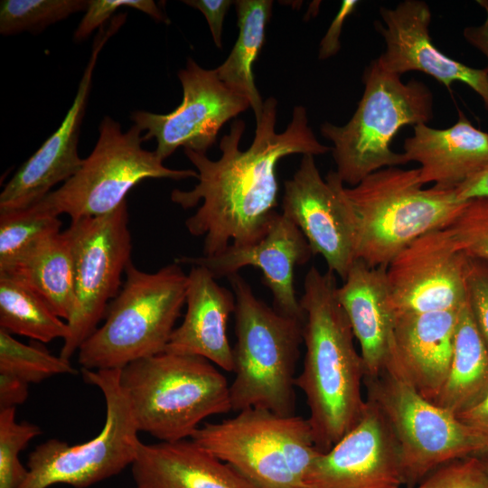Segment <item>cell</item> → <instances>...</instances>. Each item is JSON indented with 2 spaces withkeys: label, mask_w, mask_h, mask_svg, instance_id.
Returning <instances> with one entry per match:
<instances>
[{
  "label": "cell",
  "mask_w": 488,
  "mask_h": 488,
  "mask_svg": "<svg viewBox=\"0 0 488 488\" xmlns=\"http://www.w3.org/2000/svg\"><path fill=\"white\" fill-rule=\"evenodd\" d=\"M356 0H344L342 2L341 7L331 23L325 35L320 42L319 59L325 60L335 55L340 48V35L346 18L353 13L357 5Z\"/></svg>",
  "instance_id": "obj_38"
},
{
  "label": "cell",
  "mask_w": 488,
  "mask_h": 488,
  "mask_svg": "<svg viewBox=\"0 0 488 488\" xmlns=\"http://www.w3.org/2000/svg\"><path fill=\"white\" fill-rule=\"evenodd\" d=\"M191 267L186 312L164 352L200 356L226 371H233L227 323L235 311L234 293L220 286L207 268Z\"/></svg>",
  "instance_id": "obj_21"
},
{
  "label": "cell",
  "mask_w": 488,
  "mask_h": 488,
  "mask_svg": "<svg viewBox=\"0 0 488 488\" xmlns=\"http://www.w3.org/2000/svg\"><path fill=\"white\" fill-rule=\"evenodd\" d=\"M141 132L135 124L124 132L118 122L106 116L99 127L98 141L79 171L36 204L75 221L114 211L127 201L129 191L145 179L197 178L196 170L164 166L155 151L142 147Z\"/></svg>",
  "instance_id": "obj_10"
},
{
  "label": "cell",
  "mask_w": 488,
  "mask_h": 488,
  "mask_svg": "<svg viewBox=\"0 0 488 488\" xmlns=\"http://www.w3.org/2000/svg\"><path fill=\"white\" fill-rule=\"evenodd\" d=\"M458 309L395 316L385 370L434 401L448 373Z\"/></svg>",
  "instance_id": "obj_20"
},
{
  "label": "cell",
  "mask_w": 488,
  "mask_h": 488,
  "mask_svg": "<svg viewBox=\"0 0 488 488\" xmlns=\"http://www.w3.org/2000/svg\"><path fill=\"white\" fill-rule=\"evenodd\" d=\"M466 259L447 227L410 242L386 268L394 315L460 308Z\"/></svg>",
  "instance_id": "obj_15"
},
{
  "label": "cell",
  "mask_w": 488,
  "mask_h": 488,
  "mask_svg": "<svg viewBox=\"0 0 488 488\" xmlns=\"http://www.w3.org/2000/svg\"><path fill=\"white\" fill-rule=\"evenodd\" d=\"M0 372L10 373L28 384L60 374H77L70 361L52 354L40 343L24 344L0 328Z\"/></svg>",
  "instance_id": "obj_30"
},
{
  "label": "cell",
  "mask_w": 488,
  "mask_h": 488,
  "mask_svg": "<svg viewBox=\"0 0 488 488\" xmlns=\"http://www.w3.org/2000/svg\"><path fill=\"white\" fill-rule=\"evenodd\" d=\"M86 0H3L0 4V33L41 32L45 27L86 11Z\"/></svg>",
  "instance_id": "obj_31"
},
{
  "label": "cell",
  "mask_w": 488,
  "mask_h": 488,
  "mask_svg": "<svg viewBox=\"0 0 488 488\" xmlns=\"http://www.w3.org/2000/svg\"><path fill=\"white\" fill-rule=\"evenodd\" d=\"M403 147L408 162L420 164V182L441 189L456 190L488 166V133L476 128L462 112L446 129L415 126Z\"/></svg>",
  "instance_id": "obj_22"
},
{
  "label": "cell",
  "mask_w": 488,
  "mask_h": 488,
  "mask_svg": "<svg viewBox=\"0 0 488 488\" xmlns=\"http://www.w3.org/2000/svg\"><path fill=\"white\" fill-rule=\"evenodd\" d=\"M71 244L76 309L60 356L70 361L98 328L117 296L122 275L131 261L127 202L114 211L71 221L66 230Z\"/></svg>",
  "instance_id": "obj_12"
},
{
  "label": "cell",
  "mask_w": 488,
  "mask_h": 488,
  "mask_svg": "<svg viewBox=\"0 0 488 488\" xmlns=\"http://www.w3.org/2000/svg\"><path fill=\"white\" fill-rule=\"evenodd\" d=\"M277 106L273 97L264 101L253 142L245 151L239 149L246 127L241 119L233 120L222 136L218 160L183 149L196 168L198 183L189 191L173 190L171 200L185 210L202 202L185 226L191 235L203 237V256L217 255L231 244L254 243L267 232L277 212L276 166L281 158L331 149L317 140L303 106L294 108L286 128L277 133Z\"/></svg>",
  "instance_id": "obj_1"
},
{
  "label": "cell",
  "mask_w": 488,
  "mask_h": 488,
  "mask_svg": "<svg viewBox=\"0 0 488 488\" xmlns=\"http://www.w3.org/2000/svg\"><path fill=\"white\" fill-rule=\"evenodd\" d=\"M419 170L386 167L343 188L356 231V259L371 267L388 264L410 242L446 228L466 201L455 190L423 188Z\"/></svg>",
  "instance_id": "obj_3"
},
{
  "label": "cell",
  "mask_w": 488,
  "mask_h": 488,
  "mask_svg": "<svg viewBox=\"0 0 488 488\" xmlns=\"http://www.w3.org/2000/svg\"><path fill=\"white\" fill-rule=\"evenodd\" d=\"M386 268L371 267L356 259L336 292L361 347L364 378L378 376L385 370L392 343L395 315Z\"/></svg>",
  "instance_id": "obj_23"
},
{
  "label": "cell",
  "mask_w": 488,
  "mask_h": 488,
  "mask_svg": "<svg viewBox=\"0 0 488 488\" xmlns=\"http://www.w3.org/2000/svg\"><path fill=\"white\" fill-rule=\"evenodd\" d=\"M405 484L397 439L378 407L366 399L354 427L320 454L306 488H400Z\"/></svg>",
  "instance_id": "obj_17"
},
{
  "label": "cell",
  "mask_w": 488,
  "mask_h": 488,
  "mask_svg": "<svg viewBox=\"0 0 488 488\" xmlns=\"http://www.w3.org/2000/svg\"><path fill=\"white\" fill-rule=\"evenodd\" d=\"M456 416L465 424L488 435V389L476 402Z\"/></svg>",
  "instance_id": "obj_40"
},
{
  "label": "cell",
  "mask_w": 488,
  "mask_h": 488,
  "mask_svg": "<svg viewBox=\"0 0 488 488\" xmlns=\"http://www.w3.org/2000/svg\"><path fill=\"white\" fill-rule=\"evenodd\" d=\"M479 457L482 459V461H483V465H484V466H485V468H486L487 471H488V452L485 453V454L483 455H480Z\"/></svg>",
  "instance_id": "obj_43"
},
{
  "label": "cell",
  "mask_w": 488,
  "mask_h": 488,
  "mask_svg": "<svg viewBox=\"0 0 488 488\" xmlns=\"http://www.w3.org/2000/svg\"><path fill=\"white\" fill-rule=\"evenodd\" d=\"M465 283L467 305L488 346V261L467 257Z\"/></svg>",
  "instance_id": "obj_36"
},
{
  "label": "cell",
  "mask_w": 488,
  "mask_h": 488,
  "mask_svg": "<svg viewBox=\"0 0 488 488\" xmlns=\"http://www.w3.org/2000/svg\"><path fill=\"white\" fill-rule=\"evenodd\" d=\"M42 434L35 424L15 420V408L0 409V488H19L28 469L19 455L34 437Z\"/></svg>",
  "instance_id": "obj_32"
},
{
  "label": "cell",
  "mask_w": 488,
  "mask_h": 488,
  "mask_svg": "<svg viewBox=\"0 0 488 488\" xmlns=\"http://www.w3.org/2000/svg\"><path fill=\"white\" fill-rule=\"evenodd\" d=\"M87 383L98 387L106 402V421L92 439L75 446L52 438L29 455L28 474L19 488L67 484L87 488L119 474L136 457L141 441L132 408L120 382V369L81 368Z\"/></svg>",
  "instance_id": "obj_11"
},
{
  "label": "cell",
  "mask_w": 488,
  "mask_h": 488,
  "mask_svg": "<svg viewBox=\"0 0 488 488\" xmlns=\"http://www.w3.org/2000/svg\"><path fill=\"white\" fill-rule=\"evenodd\" d=\"M183 2L202 13L208 23L216 47L221 49L224 18L230 5L234 4V1L185 0Z\"/></svg>",
  "instance_id": "obj_37"
},
{
  "label": "cell",
  "mask_w": 488,
  "mask_h": 488,
  "mask_svg": "<svg viewBox=\"0 0 488 488\" xmlns=\"http://www.w3.org/2000/svg\"><path fill=\"white\" fill-rule=\"evenodd\" d=\"M477 3L486 13L484 22L477 26H468L464 29L465 39L473 47L480 51L487 59L488 70V0H478Z\"/></svg>",
  "instance_id": "obj_41"
},
{
  "label": "cell",
  "mask_w": 488,
  "mask_h": 488,
  "mask_svg": "<svg viewBox=\"0 0 488 488\" xmlns=\"http://www.w3.org/2000/svg\"><path fill=\"white\" fill-rule=\"evenodd\" d=\"M29 384L15 375L0 372V409L15 408L28 397Z\"/></svg>",
  "instance_id": "obj_39"
},
{
  "label": "cell",
  "mask_w": 488,
  "mask_h": 488,
  "mask_svg": "<svg viewBox=\"0 0 488 488\" xmlns=\"http://www.w3.org/2000/svg\"><path fill=\"white\" fill-rule=\"evenodd\" d=\"M139 431L160 442L191 438L205 418L232 410L230 383L205 358L168 352L120 369Z\"/></svg>",
  "instance_id": "obj_5"
},
{
  "label": "cell",
  "mask_w": 488,
  "mask_h": 488,
  "mask_svg": "<svg viewBox=\"0 0 488 488\" xmlns=\"http://www.w3.org/2000/svg\"><path fill=\"white\" fill-rule=\"evenodd\" d=\"M61 221L37 204L0 212V273L5 272L32 245L61 232Z\"/></svg>",
  "instance_id": "obj_29"
},
{
  "label": "cell",
  "mask_w": 488,
  "mask_h": 488,
  "mask_svg": "<svg viewBox=\"0 0 488 488\" xmlns=\"http://www.w3.org/2000/svg\"><path fill=\"white\" fill-rule=\"evenodd\" d=\"M335 171L323 179L314 155H303L293 177L285 181L282 214L296 224L314 255L343 280L356 260L353 216Z\"/></svg>",
  "instance_id": "obj_14"
},
{
  "label": "cell",
  "mask_w": 488,
  "mask_h": 488,
  "mask_svg": "<svg viewBox=\"0 0 488 488\" xmlns=\"http://www.w3.org/2000/svg\"><path fill=\"white\" fill-rule=\"evenodd\" d=\"M374 403L399 444L405 485L413 488L451 461L488 452V435L420 395L393 372L364 378Z\"/></svg>",
  "instance_id": "obj_9"
},
{
  "label": "cell",
  "mask_w": 488,
  "mask_h": 488,
  "mask_svg": "<svg viewBox=\"0 0 488 488\" xmlns=\"http://www.w3.org/2000/svg\"><path fill=\"white\" fill-rule=\"evenodd\" d=\"M131 471L136 488H258L191 438L141 443Z\"/></svg>",
  "instance_id": "obj_24"
},
{
  "label": "cell",
  "mask_w": 488,
  "mask_h": 488,
  "mask_svg": "<svg viewBox=\"0 0 488 488\" xmlns=\"http://www.w3.org/2000/svg\"><path fill=\"white\" fill-rule=\"evenodd\" d=\"M314 256L304 234L289 219L277 212L267 232L254 243L230 245L214 256L180 257V265L202 266L218 279L239 273L245 267L262 272L263 284L273 297V308L280 314L305 320V312L296 297L295 269Z\"/></svg>",
  "instance_id": "obj_18"
},
{
  "label": "cell",
  "mask_w": 488,
  "mask_h": 488,
  "mask_svg": "<svg viewBox=\"0 0 488 488\" xmlns=\"http://www.w3.org/2000/svg\"><path fill=\"white\" fill-rule=\"evenodd\" d=\"M488 389V346L465 303L459 308L452 359L434 403L457 415Z\"/></svg>",
  "instance_id": "obj_26"
},
{
  "label": "cell",
  "mask_w": 488,
  "mask_h": 488,
  "mask_svg": "<svg viewBox=\"0 0 488 488\" xmlns=\"http://www.w3.org/2000/svg\"><path fill=\"white\" fill-rule=\"evenodd\" d=\"M258 488H306L322 454L307 418L249 408L221 422H208L191 436Z\"/></svg>",
  "instance_id": "obj_8"
},
{
  "label": "cell",
  "mask_w": 488,
  "mask_h": 488,
  "mask_svg": "<svg viewBox=\"0 0 488 488\" xmlns=\"http://www.w3.org/2000/svg\"><path fill=\"white\" fill-rule=\"evenodd\" d=\"M135 488H136V487H135Z\"/></svg>",
  "instance_id": "obj_44"
},
{
  "label": "cell",
  "mask_w": 488,
  "mask_h": 488,
  "mask_svg": "<svg viewBox=\"0 0 488 488\" xmlns=\"http://www.w3.org/2000/svg\"><path fill=\"white\" fill-rule=\"evenodd\" d=\"M126 20L127 14L121 13L99 29L76 96L62 123L5 184L0 194V212L38 203L56 184L65 183L80 168L83 159L79 156L78 143L93 72L102 48Z\"/></svg>",
  "instance_id": "obj_16"
},
{
  "label": "cell",
  "mask_w": 488,
  "mask_h": 488,
  "mask_svg": "<svg viewBox=\"0 0 488 488\" xmlns=\"http://www.w3.org/2000/svg\"><path fill=\"white\" fill-rule=\"evenodd\" d=\"M363 95L351 119L343 126L324 122V137L333 143L336 173L343 183L357 185L371 174L408 163L391 142L406 125L427 124L433 117V94L416 80L403 82L384 70L377 59L365 69Z\"/></svg>",
  "instance_id": "obj_7"
},
{
  "label": "cell",
  "mask_w": 488,
  "mask_h": 488,
  "mask_svg": "<svg viewBox=\"0 0 488 488\" xmlns=\"http://www.w3.org/2000/svg\"><path fill=\"white\" fill-rule=\"evenodd\" d=\"M178 78L183 99L174 110L131 114L134 124L145 131L143 141L155 139V153L163 161L180 146L206 155L222 126L250 108L248 99L226 86L215 69H204L192 58L178 71Z\"/></svg>",
  "instance_id": "obj_13"
},
{
  "label": "cell",
  "mask_w": 488,
  "mask_h": 488,
  "mask_svg": "<svg viewBox=\"0 0 488 488\" xmlns=\"http://www.w3.org/2000/svg\"><path fill=\"white\" fill-rule=\"evenodd\" d=\"M0 274L24 283L66 322L73 316L76 309L73 256L66 230L35 242Z\"/></svg>",
  "instance_id": "obj_25"
},
{
  "label": "cell",
  "mask_w": 488,
  "mask_h": 488,
  "mask_svg": "<svg viewBox=\"0 0 488 488\" xmlns=\"http://www.w3.org/2000/svg\"><path fill=\"white\" fill-rule=\"evenodd\" d=\"M238 18V39L222 64L216 68L219 79L249 101L256 122L262 116L264 101L255 85L252 67L265 42L271 17V0L234 1Z\"/></svg>",
  "instance_id": "obj_27"
},
{
  "label": "cell",
  "mask_w": 488,
  "mask_h": 488,
  "mask_svg": "<svg viewBox=\"0 0 488 488\" xmlns=\"http://www.w3.org/2000/svg\"><path fill=\"white\" fill-rule=\"evenodd\" d=\"M384 24L375 22L386 49L377 58L387 71L401 76L418 70L449 88L461 81L476 92L488 111V70L469 67L441 52L429 35L431 11L421 0H405L394 8L380 7Z\"/></svg>",
  "instance_id": "obj_19"
},
{
  "label": "cell",
  "mask_w": 488,
  "mask_h": 488,
  "mask_svg": "<svg viewBox=\"0 0 488 488\" xmlns=\"http://www.w3.org/2000/svg\"><path fill=\"white\" fill-rule=\"evenodd\" d=\"M227 278L236 301L232 410L260 408L281 416L296 415L295 372L305 320L267 305L239 273Z\"/></svg>",
  "instance_id": "obj_4"
},
{
  "label": "cell",
  "mask_w": 488,
  "mask_h": 488,
  "mask_svg": "<svg viewBox=\"0 0 488 488\" xmlns=\"http://www.w3.org/2000/svg\"><path fill=\"white\" fill-rule=\"evenodd\" d=\"M134 8L151 16L157 22L169 23V19L152 0H90L85 14L74 32V40L80 42L106 24L119 8Z\"/></svg>",
  "instance_id": "obj_35"
},
{
  "label": "cell",
  "mask_w": 488,
  "mask_h": 488,
  "mask_svg": "<svg viewBox=\"0 0 488 488\" xmlns=\"http://www.w3.org/2000/svg\"><path fill=\"white\" fill-rule=\"evenodd\" d=\"M335 274L312 266L300 305L305 312L303 370L295 384L305 394L316 447L328 451L360 421L366 408L365 370L337 296Z\"/></svg>",
  "instance_id": "obj_2"
},
{
  "label": "cell",
  "mask_w": 488,
  "mask_h": 488,
  "mask_svg": "<svg viewBox=\"0 0 488 488\" xmlns=\"http://www.w3.org/2000/svg\"><path fill=\"white\" fill-rule=\"evenodd\" d=\"M447 228L467 257L488 261V197L467 200Z\"/></svg>",
  "instance_id": "obj_33"
},
{
  "label": "cell",
  "mask_w": 488,
  "mask_h": 488,
  "mask_svg": "<svg viewBox=\"0 0 488 488\" xmlns=\"http://www.w3.org/2000/svg\"><path fill=\"white\" fill-rule=\"evenodd\" d=\"M0 328L39 343L69 335L67 322L28 286L5 274H0Z\"/></svg>",
  "instance_id": "obj_28"
},
{
  "label": "cell",
  "mask_w": 488,
  "mask_h": 488,
  "mask_svg": "<svg viewBox=\"0 0 488 488\" xmlns=\"http://www.w3.org/2000/svg\"><path fill=\"white\" fill-rule=\"evenodd\" d=\"M413 488H488V471L477 455L446 463Z\"/></svg>",
  "instance_id": "obj_34"
},
{
  "label": "cell",
  "mask_w": 488,
  "mask_h": 488,
  "mask_svg": "<svg viewBox=\"0 0 488 488\" xmlns=\"http://www.w3.org/2000/svg\"><path fill=\"white\" fill-rule=\"evenodd\" d=\"M455 192L463 201L488 197V166L459 186Z\"/></svg>",
  "instance_id": "obj_42"
},
{
  "label": "cell",
  "mask_w": 488,
  "mask_h": 488,
  "mask_svg": "<svg viewBox=\"0 0 488 488\" xmlns=\"http://www.w3.org/2000/svg\"><path fill=\"white\" fill-rule=\"evenodd\" d=\"M104 323L80 345L78 361L88 370L122 369L165 351L186 303L188 274L174 261L148 273L130 261Z\"/></svg>",
  "instance_id": "obj_6"
}]
</instances>
